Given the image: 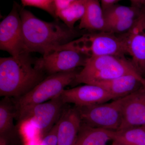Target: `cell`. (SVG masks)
<instances>
[{
    "instance_id": "obj_1",
    "label": "cell",
    "mask_w": 145,
    "mask_h": 145,
    "mask_svg": "<svg viewBox=\"0 0 145 145\" xmlns=\"http://www.w3.org/2000/svg\"><path fill=\"white\" fill-rule=\"evenodd\" d=\"M24 42L25 51L43 55L55 48L73 40L79 33L75 29L57 22H48L37 18L29 10H20Z\"/></svg>"
},
{
    "instance_id": "obj_2",
    "label": "cell",
    "mask_w": 145,
    "mask_h": 145,
    "mask_svg": "<svg viewBox=\"0 0 145 145\" xmlns=\"http://www.w3.org/2000/svg\"><path fill=\"white\" fill-rule=\"evenodd\" d=\"M29 53L0 58V96L17 99L46 78L35 66Z\"/></svg>"
},
{
    "instance_id": "obj_3",
    "label": "cell",
    "mask_w": 145,
    "mask_h": 145,
    "mask_svg": "<svg viewBox=\"0 0 145 145\" xmlns=\"http://www.w3.org/2000/svg\"><path fill=\"white\" fill-rule=\"evenodd\" d=\"M128 75L145 79L137 72L131 61L127 59L125 56L91 57L83 69L78 72L71 84H92Z\"/></svg>"
},
{
    "instance_id": "obj_4",
    "label": "cell",
    "mask_w": 145,
    "mask_h": 145,
    "mask_svg": "<svg viewBox=\"0 0 145 145\" xmlns=\"http://www.w3.org/2000/svg\"><path fill=\"white\" fill-rule=\"evenodd\" d=\"M78 72L75 69L48 75L28 93L14 99L17 110L16 119L32 107L59 96L67 86L71 84Z\"/></svg>"
},
{
    "instance_id": "obj_5",
    "label": "cell",
    "mask_w": 145,
    "mask_h": 145,
    "mask_svg": "<svg viewBox=\"0 0 145 145\" xmlns=\"http://www.w3.org/2000/svg\"><path fill=\"white\" fill-rule=\"evenodd\" d=\"M65 46L89 58L106 55L125 56L127 54L124 42L121 36L104 31L84 34Z\"/></svg>"
},
{
    "instance_id": "obj_6",
    "label": "cell",
    "mask_w": 145,
    "mask_h": 145,
    "mask_svg": "<svg viewBox=\"0 0 145 145\" xmlns=\"http://www.w3.org/2000/svg\"><path fill=\"white\" fill-rule=\"evenodd\" d=\"M123 98L109 103L76 107L82 122L92 127L116 131L122 122Z\"/></svg>"
},
{
    "instance_id": "obj_7",
    "label": "cell",
    "mask_w": 145,
    "mask_h": 145,
    "mask_svg": "<svg viewBox=\"0 0 145 145\" xmlns=\"http://www.w3.org/2000/svg\"><path fill=\"white\" fill-rule=\"evenodd\" d=\"M89 57L63 46L55 48L35 61V66L48 75L75 70L85 65Z\"/></svg>"
},
{
    "instance_id": "obj_8",
    "label": "cell",
    "mask_w": 145,
    "mask_h": 145,
    "mask_svg": "<svg viewBox=\"0 0 145 145\" xmlns=\"http://www.w3.org/2000/svg\"><path fill=\"white\" fill-rule=\"evenodd\" d=\"M60 94L50 101L29 108L18 118L20 123L29 122L43 137L59 120L66 106Z\"/></svg>"
},
{
    "instance_id": "obj_9",
    "label": "cell",
    "mask_w": 145,
    "mask_h": 145,
    "mask_svg": "<svg viewBox=\"0 0 145 145\" xmlns=\"http://www.w3.org/2000/svg\"><path fill=\"white\" fill-rule=\"evenodd\" d=\"M19 8L14 3L10 13L0 24V49L14 57L26 53Z\"/></svg>"
},
{
    "instance_id": "obj_10",
    "label": "cell",
    "mask_w": 145,
    "mask_h": 145,
    "mask_svg": "<svg viewBox=\"0 0 145 145\" xmlns=\"http://www.w3.org/2000/svg\"><path fill=\"white\" fill-rule=\"evenodd\" d=\"M143 10L131 29L121 35L124 42L127 54L131 57V61L137 72L145 75V28Z\"/></svg>"
},
{
    "instance_id": "obj_11",
    "label": "cell",
    "mask_w": 145,
    "mask_h": 145,
    "mask_svg": "<svg viewBox=\"0 0 145 145\" xmlns=\"http://www.w3.org/2000/svg\"><path fill=\"white\" fill-rule=\"evenodd\" d=\"M63 103L83 107L105 103L115 100L112 95L99 86L86 84L69 89H65L60 93Z\"/></svg>"
},
{
    "instance_id": "obj_12",
    "label": "cell",
    "mask_w": 145,
    "mask_h": 145,
    "mask_svg": "<svg viewBox=\"0 0 145 145\" xmlns=\"http://www.w3.org/2000/svg\"><path fill=\"white\" fill-rule=\"evenodd\" d=\"M145 125V86L123 97L122 122L118 130Z\"/></svg>"
},
{
    "instance_id": "obj_13",
    "label": "cell",
    "mask_w": 145,
    "mask_h": 145,
    "mask_svg": "<svg viewBox=\"0 0 145 145\" xmlns=\"http://www.w3.org/2000/svg\"><path fill=\"white\" fill-rule=\"evenodd\" d=\"M17 110L14 99L3 97L0 102V142L8 145H19L20 134L14 124Z\"/></svg>"
},
{
    "instance_id": "obj_14",
    "label": "cell",
    "mask_w": 145,
    "mask_h": 145,
    "mask_svg": "<svg viewBox=\"0 0 145 145\" xmlns=\"http://www.w3.org/2000/svg\"><path fill=\"white\" fill-rule=\"evenodd\" d=\"M82 121L77 107H65L58 121L57 145H72L80 131Z\"/></svg>"
},
{
    "instance_id": "obj_15",
    "label": "cell",
    "mask_w": 145,
    "mask_h": 145,
    "mask_svg": "<svg viewBox=\"0 0 145 145\" xmlns=\"http://www.w3.org/2000/svg\"><path fill=\"white\" fill-rule=\"evenodd\" d=\"M92 85L101 87L117 99L128 96L138 90L142 86H145V79L128 75L97 82Z\"/></svg>"
},
{
    "instance_id": "obj_16",
    "label": "cell",
    "mask_w": 145,
    "mask_h": 145,
    "mask_svg": "<svg viewBox=\"0 0 145 145\" xmlns=\"http://www.w3.org/2000/svg\"><path fill=\"white\" fill-rule=\"evenodd\" d=\"M106 22L97 0H87L85 13L80 20L79 28L90 31L105 32Z\"/></svg>"
},
{
    "instance_id": "obj_17",
    "label": "cell",
    "mask_w": 145,
    "mask_h": 145,
    "mask_svg": "<svg viewBox=\"0 0 145 145\" xmlns=\"http://www.w3.org/2000/svg\"><path fill=\"white\" fill-rule=\"evenodd\" d=\"M111 131L92 127L82 122L72 145H106L111 140Z\"/></svg>"
},
{
    "instance_id": "obj_18",
    "label": "cell",
    "mask_w": 145,
    "mask_h": 145,
    "mask_svg": "<svg viewBox=\"0 0 145 145\" xmlns=\"http://www.w3.org/2000/svg\"><path fill=\"white\" fill-rule=\"evenodd\" d=\"M111 140L117 145H145V125L111 131Z\"/></svg>"
},
{
    "instance_id": "obj_19",
    "label": "cell",
    "mask_w": 145,
    "mask_h": 145,
    "mask_svg": "<svg viewBox=\"0 0 145 145\" xmlns=\"http://www.w3.org/2000/svg\"><path fill=\"white\" fill-rule=\"evenodd\" d=\"M87 0H74L67 8L57 15L69 28L74 29L75 23L82 19L85 13Z\"/></svg>"
},
{
    "instance_id": "obj_20",
    "label": "cell",
    "mask_w": 145,
    "mask_h": 145,
    "mask_svg": "<svg viewBox=\"0 0 145 145\" xmlns=\"http://www.w3.org/2000/svg\"><path fill=\"white\" fill-rule=\"evenodd\" d=\"M145 4L143 6L131 5V7L116 4L104 12L106 21L126 19H137L142 12Z\"/></svg>"
},
{
    "instance_id": "obj_21",
    "label": "cell",
    "mask_w": 145,
    "mask_h": 145,
    "mask_svg": "<svg viewBox=\"0 0 145 145\" xmlns=\"http://www.w3.org/2000/svg\"><path fill=\"white\" fill-rule=\"evenodd\" d=\"M138 18L106 21L105 32L114 34L126 33L134 26Z\"/></svg>"
},
{
    "instance_id": "obj_22",
    "label": "cell",
    "mask_w": 145,
    "mask_h": 145,
    "mask_svg": "<svg viewBox=\"0 0 145 145\" xmlns=\"http://www.w3.org/2000/svg\"><path fill=\"white\" fill-rule=\"evenodd\" d=\"M24 7H33L46 11L52 17L57 19L56 14L54 1L53 0H22Z\"/></svg>"
},
{
    "instance_id": "obj_23",
    "label": "cell",
    "mask_w": 145,
    "mask_h": 145,
    "mask_svg": "<svg viewBox=\"0 0 145 145\" xmlns=\"http://www.w3.org/2000/svg\"><path fill=\"white\" fill-rule=\"evenodd\" d=\"M58 121L51 130L43 137L40 145H57Z\"/></svg>"
},
{
    "instance_id": "obj_24",
    "label": "cell",
    "mask_w": 145,
    "mask_h": 145,
    "mask_svg": "<svg viewBox=\"0 0 145 145\" xmlns=\"http://www.w3.org/2000/svg\"><path fill=\"white\" fill-rule=\"evenodd\" d=\"M73 1L74 0H54L57 18L58 13L69 7Z\"/></svg>"
},
{
    "instance_id": "obj_25",
    "label": "cell",
    "mask_w": 145,
    "mask_h": 145,
    "mask_svg": "<svg viewBox=\"0 0 145 145\" xmlns=\"http://www.w3.org/2000/svg\"><path fill=\"white\" fill-rule=\"evenodd\" d=\"M119 1L118 0H102L100 2L101 7L103 13L116 5Z\"/></svg>"
},
{
    "instance_id": "obj_26",
    "label": "cell",
    "mask_w": 145,
    "mask_h": 145,
    "mask_svg": "<svg viewBox=\"0 0 145 145\" xmlns=\"http://www.w3.org/2000/svg\"><path fill=\"white\" fill-rule=\"evenodd\" d=\"M0 145H8L6 144L5 143H4L3 142H0Z\"/></svg>"
},
{
    "instance_id": "obj_27",
    "label": "cell",
    "mask_w": 145,
    "mask_h": 145,
    "mask_svg": "<svg viewBox=\"0 0 145 145\" xmlns=\"http://www.w3.org/2000/svg\"><path fill=\"white\" fill-rule=\"evenodd\" d=\"M144 25L145 28V16L144 17Z\"/></svg>"
},
{
    "instance_id": "obj_28",
    "label": "cell",
    "mask_w": 145,
    "mask_h": 145,
    "mask_svg": "<svg viewBox=\"0 0 145 145\" xmlns=\"http://www.w3.org/2000/svg\"><path fill=\"white\" fill-rule=\"evenodd\" d=\"M112 145H116V144H114V143L113 142V143H112Z\"/></svg>"
}]
</instances>
